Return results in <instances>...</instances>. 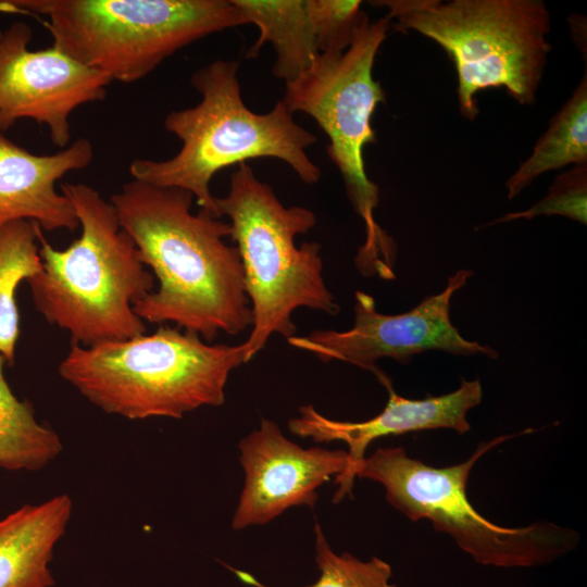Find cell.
Returning <instances> with one entry per match:
<instances>
[{
	"label": "cell",
	"mask_w": 587,
	"mask_h": 587,
	"mask_svg": "<svg viewBox=\"0 0 587 587\" xmlns=\"http://www.w3.org/2000/svg\"><path fill=\"white\" fill-rule=\"evenodd\" d=\"M40 232L37 223L24 220L0 226V354L9 365L20 335L16 288L42 268Z\"/></svg>",
	"instance_id": "d6986e66"
},
{
	"label": "cell",
	"mask_w": 587,
	"mask_h": 587,
	"mask_svg": "<svg viewBox=\"0 0 587 587\" xmlns=\"http://www.w3.org/2000/svg\"><path fill=\"white\" fill-rule=\"evenodd\" d=\"M82 233L64 250L39 233L42 268L28 278L36 310L89 347L146 333L134 304L154 289L155 277L118 223L115 209L91 186L61 184Z\"/></svg>",
	"instance_id": "7a4b0ae2"
},
{
	"label": "cell",
	"mask_w": 587,
	"mask_h": 587,
	"mask_svg": "<svg viewBox=\"0 0 587 587\" xmlns=\"http://www.w3.org/2000/svg\"><path fill=\"white\" fill-rule=\"evenodd\" d=\"M192 201L187 190L135 179L110 199L159 284L134 312L213 342L220 333L236 336L251 326L252 311L239 252L224 240L229 223L202 209L192 213Z\"/></svg>",
	"instance_id": "6da1fadb"
},
{
	"label": "cell",
	"mask_w": 587,
	"mask_h": 587,
	"mask_svg": "<svg viewBox=\"0 0 587 587\" xmlns=\"http://www.w3.org/2000/svg\"><path fill=\"white\" fill-rule=\"evenodd\" d=\"M514 436L482 442L466 461L446 467L410 458L402 447L377 448L364 458L355 477L382 484L389 504L413 522L428 520L436 530L450 535L482 565H545L575 549L579 541L576 530L552 522L502 527L482 516L465 492L473 465L490 449Z\"/></svg>",
	"instance_id": "9c48e42d"
},
{
	"label": "cell",
	"mask_w": 587,
	"mask_h": 587,
	"mask_svg": "<svg viewBox=\"0 0 587 587\" xmlns=\"http://www.w3.org/2000/svg\"><path fill=\"white\" fill-rule=\"evenodd\" d=\"M246 24L259 28V37L247 57L255 58L264 43L276 53L273 74L285 83L298 78L317 58L305 0H232Z\"/></svg>",
	"instance_id": "2e32d148"
},
{
	"label": "cell",
	"mask_w": 587,
	"mask_h": 587,
	"mask_svg": "<svg viewBox=\"0 0 587 587\" xmlns=\"http://www.w3.org/2000/svg\"><path fill=\"white\" fill-rule=\"evenodd\" d=\"M0 354V467L8 471H39L63 449L59 435L36 420L27 400H20L10 388Z\"/></svg>",
	"instance_id": "ac0fdd59"
},
{
	"label": "cell",
	"mask_w": 587,
	"mask_h": 587,
	"mask_svg": "<svg viewBox=\"0 0 587 587\" xmlns=\"http://www.w3.org/2000/svg\"><path fill=\"white\" fill-rule=\"evenodd\" d=\"M45 16L52 46L112 80L134 83L182 48L246 24L232 0H0Z\"/></svg>",
	"instance_id": "8992f818"
},
{
	"label": "cell",
	"mask_w": 587,
	"mask_h": 587,
	"mask_svg": "<svg viewBox=\"0 0 587 587\" xmlns=\"http://www.w3.org/2000/svg\"><path fill=\"white\" fill-rule=\"evenodd\" d=\"M397 32L414 30L438 43L454 64L462 115L478 114L475 95L505 88L532 104L551 45V21L540 0H380Z\"/></svg>",
	"instance_id": "52a82bcc"
},
{
	"label": "cell",
	"mask_w": 587,
	"mask_h": 587,
	"mask_svg": "<svg viewBox=\"0 0 587 587\" xmlns=\"http://www.w3.org/2000/svg\"><path fill=\"white\" fill-rule=\"evenodd\" d=\"M238 448L245 485L232 520L235 530L266 524L291 507L313 508L316 489L348 466L346 450L304 449L267 419Z\"/></svg>",
	"instance_id": "7c38bea8"
},
{
	"label": "cell",
	"mask_w": 587,
	"mask_h": 587,
	"mask_svg": "<svg viewBox=\"0 0 587 587\" xmlns=\"http://www.w3.org/2000/svg\"><path fill=\"white\" fill-rule=\"evenodd\" d=\"M73 510L68 495L25 504L0 520V587H51L53 550Z\"/></svg>",
	"instance_id": "9a60e30c"
},
{
	"label": "cell",
	"mask_w": 587,
	"mask_h": 587,
	"mask_svg": "<svg viewBox=\"0 0 587 587\" xmlns=\"http://www.w3.org/2000/svg\"><path fill=\"white\" fill-rule=\"evenodd\" d=\"M238 67L237 61L216 60L192 74L190 83L201 100L164 118V128L182 141L180 149L166 160H133L128 167L133 179L187 190L200 209L217 217L210 183L230 165L275 158L287 163L303 183L320 180L321 170L307 154L316 137L296 123L282 99L267 113L247 108Z\"/></svg>",
	"instance_id": "3957f363"
},
{
	"label": "cell",
	"mask_w": 587,
	"mask_h": 587,
	"mask_svg": "<svg viewBox=\"0 0 587 587\" xmlns=\"http://www.w3.org/2000/svg\"><path fill=\"white\" fill-rule=\"evenodd\" d=\"M587 164V75L551 118L530 155L508 179V198H515L544 173Z\"/></svg>",
	"instance_id": "e0dca14e"
},
{
	"label": "cell",
	"mask_w": 587,
	"mask_h": 587,
	"mask_svg": "<svg viewBox=\"0 0 587 587\" xmlns=\"http://www.w3.org/2000/svg\"><path fill=\"white\" fill-rule=\"evenodd\" d=\"M245 346L212 344L165 324L150 334L89 347L71 345L60 376L90 403L128 420L182 419L225 402Z\"/></svg>",
	"instance_id": "277c9868"
},
{
	"label": "cell",
	"mask_w": 587,
	"mask_h": 587,
	"mask_svg": "<svg viewBox=\"0 0 587 587\" xmlns=\"http://www.w3.org/2000/svg\"><path fill=\"white\" fill-rule=\"evenodd\" d=\"M472 274L470 270H459L448 278L441 292L428 296L412 310L396 315L377 312L374 298L357 291L351 328L344 332L317 329L304 336L295 335L287 341L323 362L337 360L369 371L382 385L390 379L377 365L383 358L409 363L413 355L423 351L442 350L458 355L484 354L496 359V350L463 338L450 320L451 298L465 286Z\"/></svg>",
	"instance_id": "30bf717a"
},
{
	"label": "cell",
	"mask_w": 587,
	"mask_h": 587,
	"mask_svg": "<svg viewBox=\"0 0 587 587\" xmlns=\"http://www.w3.org/2000/svg\"><path fill=\"white\" fill-rule=\"evenodd\" d=\"M538 215H562L582 224L587 222V164L577 165L560 174L546 197L532 208L508 213L492 224L514 220H532Z\"/></svg>",
	"instance_id": "7402d4cb"
},
{
	"label": "cell",
	"mask_w": 587,
	"mask_h": 587,
	"mask_svg": "<svg viewBox=\"0 0 587 587\" xmlns=\"http://www.w3.org/2000/svg\"><path fill=\"white\" fill-rule=\"evenodd\" d=\"M319 53H342L367 16L359 0H305Z\"/></svg>",
	"instance_id": "44dd1931"
},
{
	"label": "cell",
	"mask_w": 587,
	"mask_h": 587,
	"mask_svg": "<svg viewBox=\"0 0 587 587\" xmlns=\"http://www.w3.org/2000/svg\"><path fill=\"white\" fill-rule=\"evenodd\" d=\"M388 391L384 410L370 420L348 422L332 420L319 413L312 404L299 408V415L288 422L289 430L314 442L342 441L348 446V466L336 477L338 488L333 501L351 496L355 473L365 458L369 445L380 437L410 432L450 428L459 434L470 430L466 413L482 401L479 379L461 378L460 387L447 395L425 399H407L396 394L389 379L383 385Z\"/></svg>",
	"instance_id": "4fadbf2b"
},
{
	"label": "cell",
	"mask_w": 587,
	"mask_h": 587,
	"mask_svg": "<svg viewBox=\"0 0 587 587\" xmlns=\"http://www.w3.org/2000/svg\"><path fill=\"white\" fill-rule=\"evenodd\" d=\"M32 38L24 22L0 29V134L20 120H33L64 149L71 141L72 113L105 99L112 79L53 46L30 50Z\"/></svg>",
	"instance_id": "8fae6325"
},
{
	"label": "cell",
	"mask_w": 587,
	"mask_h": 587,
	"mask_svg": "<svg viewBox=\"0 0 587 587\" xmlns=\"http://www.w3.org/2000/svg\"><path fill=\"white\" fill-rule=\"evenodd\" d=\"M92 143L79 138L52 154H36L0 134V226L30 221L52 232H73L79 222L70 199L57 183L90 165Z\"/></svg>",
	"instance_id": "5bb4252c"
},
{
	"label": "cell",
	"mask_w": 587,
	"mask_h": 587,
	"mask_svg": "<svg viewBox=\"0 0 587 587\" xmlns=\"http://www.w3.org/2000/svg\"><path fill=\"white\" fill-rule=\"evenodd\" d=\"M390 21L385 16L359 26L342 53H320L298 78L285 83L283 102L295 113L313 117L326 134L327 155L339 170L347 196L365 226V240L355 257L357 268L367 275L395 266L396 245L376 223L378 186L365 171L364 148L376 142L372 116L385 91L373 77L376 54Z\"/></svg>",
	"instance_id": "ba28073f"
},
{
	"label": "cell",
	"mask_w": 587,
	"mask_h": 587,
	"mask_svg": "<svg viewBox=\"0 0 587 587\" xmlns=\"http://www.w3.org/2000/svg\"><path fill=\"white\" fill-rule=\"evenodd\" d=\"M215 203L220 217L229 218L252 311V328L243 342L246 363L272 335L286 339L296 335L292 314L297 309L330 315L340 311L323 277L321 245L296 246V237L316 224L311 210L285 207L247 163L238 164L227 195L215 197Z\"/></svg>",
	"instance_id": "5b68a950"
},
{
	"label": "cell",
	"mask_w": 587,
	"mask_h": 587,
	"mask_svg": "<svg viewBox=\"0 0 587 587\" xmlns=\"http://www.w3.org/2000/svg\"><path fill=\"white\" fill-rule=\"evenodd\" d=\"M314 533L316 564L321 574L319 579L308 587H396L389 583L392 571L386 561L377 557L361 561L348 552L337 554L332 550L317 522L314 524ZM224 565L246 585L268 587L248 572Z\"/></svg>",
	"instance_id": "ffe728a7"
}]
</instances>
